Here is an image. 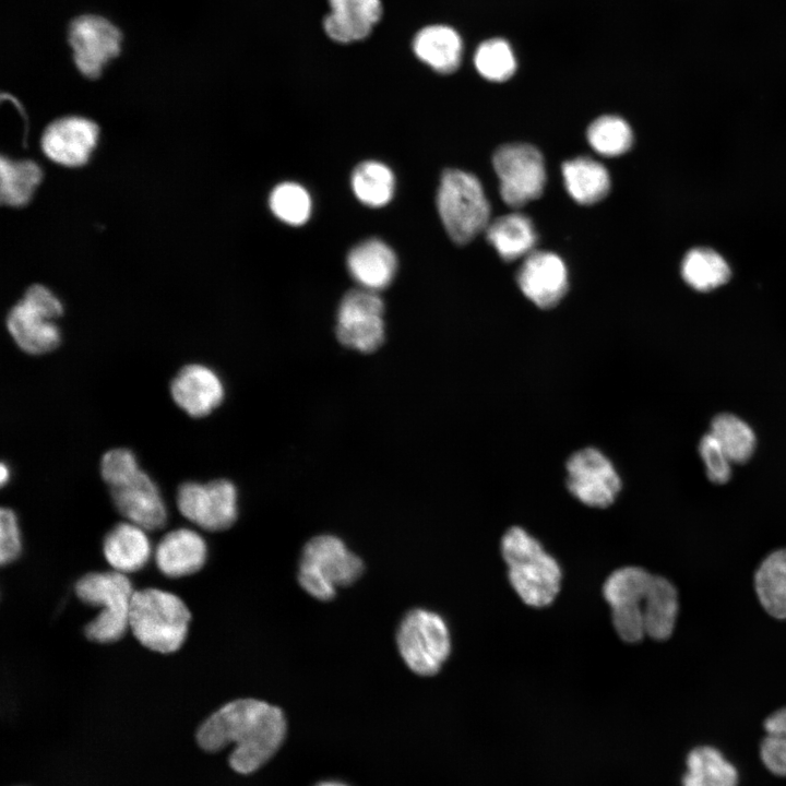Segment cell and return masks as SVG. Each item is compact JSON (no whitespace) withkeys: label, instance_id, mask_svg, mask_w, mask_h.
<instances>
[{"label":"cell","instance_id":"cell-35","mask_svg":"<svg viewBox=\"0 0 786 786\" xmlns=\"http://www.w3.org/2000/svg\"><path fill=\"white\" fill-rule=\"evenodd\" d=\"M474 63L483 78L495 82L510 79L516 69L514 52L501 38L481 43L475 51Z\"/></svg>","mask_w":786,"mask_h":786},{"label":"cell","instance_id":"cell-33","mask_svg":"<svg viewBox=\"0 0 786 786\" xmlns=\"http://www.w3.org/2000/svg\"><path fill=\"white\" fill-rule=\"evenodd\" d=\"M591 146L600 155L619 156L632 145L633 135L630 126L620 117L602 116L587 129Z\"/></svg>","mask_w":786,"mask_h":786},{"label":"cell","instance_id":"cell-31","mask_svg":"<svg viewBox=\"0 0 786 786\" xmlns=\"http://www.w3.org/2000/svg\"><path fill=\"white\" fill-rule=\"evenodd\" d=\"M350 182L356 198L370 207L386 205L394 194L395 179L392 170L376 160L359 164L352 174Z\"/></svg>","mask_w":786,"mask_h":786},{"label":"cell","instance_id":"cell-29","mask_svg":"<svg viewBox=\"0 0 786 786\" xmlns=\"http://www.w3.org/2000/svg\"><path fill=\"white\" fill-rule=\"evenodd\" d=\"M43 179V170L31 159L0 158V200L19 207L27 204Z\"/></svg>","mask_w":786,"mask_h":786},{"label":"cell","instance_id":"cell-24","mask_svg":"<svg viewBox=\"0 0 786 786\" xmlns=\"http://www.w3.org/2000/svg\"><path fill=\"white\" fill-rule=\"evenodd\" d=\"M486 237L504 261L527 257L537 240L532 221L520 213L507 214L489 223Z\"/></svg>","mask_w":786,"mask_h":786},{"label":"cell","instance_id":"cell-36","mask_svg":"<svg viewBox=\"0 0 786 786\" xmlns=\"http://www.w3.org/2000/svg\"><path fill=\"white\" fill-rule=\"evenodd\" d=\"M764 729L761 760L770 772L786 777V707L772 713L764 722Z\"/></svg>","mask_w":786,"mask_h":786},{"label":"cell","instance_id":"cell-22","mask_svg":"<svg viewBox=\"0 0 786 786\" xmlns=\"http://www.w3.org/2000/svg\"><path fill=\"white\" fill-rule=\"evenodd\" d=\"M146 532L128 521L108 531L103 540V553L112 570L129 574L146 565L154 553Z\"/></svg>","mask_w":786,"mask_h":786},{"label":"cell","instance_id":"cell-6","mask_svg":"<svg viewBox=\"0 0 786 786\" xmlns=\"http://www.w3.org/2000/svg\"><path fill=\"white\" fill-rule=\"evenodd\" d=\"M437 206L450 238L466 245L489 225L490 205L479 180L460 169L443 172Z\"/></svg>","mask_w":786,"mask_h":786},{"label":"cell","instance_id":"cell-41","mask_svg":"<svg viewBox=\"0 0 786 786\" xmlns=\"http://www.w3.org/2000/svg\"><path fill=\"white\" fill-rule=\"evenodd\" d=\"M315 786H347V785H345L341 782L325 781V782H321V783L317 784Z\"/></svg>","mask_w":786,"mask_h":786},{"label":"cell","instance_id":"cell-26","mask_svg":"<svg viewBox=\"0 0 786 786\" xmlns=\"http://www.w3.org/2000/svg\"><path fill=\"white\" fill-rule=\"evenodd\" d=\"M679 612L676 586L662 575H653L645 610V633L655 641L669 639L675 630Z\"/></svg>","mask_w":786,"mask_h":786},{"label":"cell","instance_id":"cell-3","mask_svg":"<svg viewBox=\"0 0 786 786\" xmlns=\"http://www.w3.org/2000/svg\"><path fill=\"white\" fill-rule=\"evenodd\" d=\"M191 614L176 594L155 587L134 591L129 629L144 647L170 654L186 641Z\"/></svg>","mask_w":786,"mask_h":786},{"label":"cell","instance_id":"cell-12","mask_svg":"<svg viewBox=\"0 0 786 786\" xmlns=\"http://www.w3.org/2000/svg\"><path fill=\"white\" fill-rule=\"evenodd\" d=\"M68 43L73 62L82 75L96 79L121 50L122 35L109 20L84 14L71 21Z\"/></svg>","mask_w":786,"mask_h":786},{"label":"cell","instance_id":"cell-40","mask_svg":"<svg viewBox=\"0 0 786 786\" xmlns=\"http://www.w3.org/2000/svg\"><path fill=\"white\" fill-rule=\"evenodd\" d=\"M9 476H10V471H9L8 466L2 462L1 467H0V481H1L2 486L8 481Z\"/></svg>","mask_w":786,"mask_h":786},{"label":"cell","instance_id":"cell-38","mask_svg":"<svg viewBox=\"0 0 786 786\" xmlns=\"http://www.w3.org/2000/svg\"><path fill=\"white\" fill-rule=\"evenodd\" d=\"M140 469L135 455L128 449L109 450L100 460V475L109 488L132 477Z\"/></svg>","mask_w":786,"mask_h":786},{"label":"cell","instance_id":"cell-25","mask_svg":"<svg viewBox=\"0 0 786 786\" xmlns=\"http://www.w3.org/2000/svg\"><path fill=\"white\" fill-rule=\"evenodd\" d=\"M561 170L568 193L580 204H594L610 190L607 169L593 158L582 156L568 160Z\"/></svg>","mask_w":786,"mask_h":786},{"label":"cell","instance_id":"cell-4","mask_svg":"<svg viewBox=\"0 0 786 786\" xmlns=\"http://www.w3.org/2000/svg\"><path fill=\"white\" fill-rule=\"evenodd\" d=\"M74 593L83 603L100 608L98 615L84 627V634L90 641L107 644L124 635L129 629L134 593L127 574L115 570L88 572L75 582Z\"/></svg>","mask_w":786,"mask_h":786},{"label":"cell","instance_id":"cell-5","mask_svg":"<svg viewBox=\"0 0 786 786\" xmlns=\"http://www.w3.org/2000/svg\"><path fill=\"white\" fill-rule=\"evenodd\" d=\"M362 572V560L341 538L324 534L303 546L297 579L306 593L326 602L335 596L337 587L353 584Z\"/></svg>","mask_w":786,"mask_h":786},{"label":"cell","instance_id":"cell-11","mask_svg":"<svg viewBox=\"0 0 786 786\" xmlns=\"http://www.w3.org/2000/svg\"><path fill=\"white\" fill-rule=\"evenodd\" d=\"M176 500L179 512L189 522L209 532L229 528L238 516L237 490L227 479L183 483Z\"/></svg>","mask_w":786,"mask_h":786},{"label":"cell","instance_id":"cell-9","mask_svg":"<svg viewBox=\"0 0 786 786\" xmlns=\"http://www.w3.org/2000/svg\"><path fill=\"white\" fill-rule=\"evenodd\" d=\"M653 575L644 568L628 565L612 571L603 584L614 629L627 643H638L646 636L644 618Z\"/></svg>","mask_w":786,"mask_h":786},{"label":"cell","instance_id":"cell-32","mask_svg":"<svg viewBox=\"0 0 786 786\" xmlns=\"http://www.w3.org/2000/svg\"><path fill=\"white\" fill-rule=\"evenodd\" d=\"M733 463H746L757 448L751 426L731 413H720L711 422V431Z\"/></svg>","mask_w":786,"mask_h":786},{"label":"cell","instance_id":"cell-18","mask_svg":"<svg viewBox=\"0 0 786 786\" xmlns=\"http://www.w3.org/2000/svg\"><path fill=\"white\" fill-rule=\"evenodd\" d=\"M174 402L189 416L201 418L211 414L224 398L219 377L209 367L191 364L182 367L170 382Z\"/></svg>","mask_w":786,"mask_h":786},{"label":"cell","instance_id":"cell-13","mask_svg":"<svg viewBox=\"0 0 786 786\" xmlns=\"http://www.w3.org/2000/svg\"><path fill=\"white\" fill-rule=\"evenodd\" d=\"M384 303L373 290H349L337 311L336 336L346 347L362 353L378 349L384 341Z\"/></svg>","mask_w":786,"mask_h":786},{"label":"cell","instance_id":"cell-1","mask_svg":"<svg viewBox=\"0 0 786 786\" xmlns=\"http://www.w3.org/2000/svg\"><path fill=\"white\" fill-rule=\"evenodd\" d=\"M287 730L283 711L265 701L237 699L211 714L198 728L195 739L206 752L228 745L230 767L250 774L265 764L282 746Z\"/></svg>","mask_w":786,"mask_h":786},{"label":"cell","instance_id":"cell-37","mask_svg":"<svg viewBox=\"0 0 786 786\" xmlns=\"http://www.w3.org/2000/svg\"><path fill=\"white\" fill-rule=\"evenodd\" d=\"M699 452L712 483L723 485L730 479L733 462L711 432L701 438Z\"/></svg>","mask_w":786,"mask_h":786},{"label":"cell","instance_id":"cell-19","mask_svg":"<svg viewBox=\"0 0 786 786\" xmlns=\"http://www.w3.org/2000/svg\"><path fill=\"white\" fill-rule=\"evenodd\" d=\"M329 7L323 29L337 44L366 39L383 15L381 0H329Z\"/></svg>","mask_w":786,"mask_h":786},{"label":"cell","instance_id":"cell-39","mask_svg":"<svg viewBox=\"0 0 786 786\" xmlns=\"http://www.w3.org/2000/svg\"><path fill=\"white\" fill-rule=\"evenodd\" d=\"M22 551L21 532L15 513L8 508L0 511V562L15 561Z\"/></svg>","mask_w":786,"mask_h":786},{"label":"cell","instance_id":"cell-14","mask_svg":"<svg viewBox=\"0 0 786 786\" xmlns=\"http://www.w3.org/2000/svg\"><path fill=\"white\" fill-rule=\"evenodd\" d=\"M569 491L583 504L607 508L616 500L621 480L610 461L598 450L587 448L567 463Z\"/></svg>","mask_w":786,"mask_h":786},{"label":"cell","instance_id":"cell-34","mask_svg":"<svg viewBox=\"0 0 786 786\" xmlns=\"http://www.w3.org/2000/svg\"><path fill=\"white\" fill-rule=\"evenodd\" d=\"M269 204L279 221L291 226L303 225L312 207L308 191L296 182L277 184L270 194Z\"/></svg>","mask_w":786,"mask_h":786},{"label":"cell","instance_id":"cell-17","mask_svg":"<svg viewBox=\"0 0 786 786\" xmlns=\"http://www.w3.org/2000/svg\"><path fill=\"white\" fill-rule=\"evenodd\" d=\"M516 281L522 293L539 308H551L568 289V273L559 255L531 252L519 269Z\"/></svg>","mask_w":786,"mask_h":786},{"label":"cell","instance_id":"cell-15","mask_svg":"<svg viewBox=\"0 0 786 786\" xmlns=\"http://www.w3.org/2000/svg\"><path fill=\"white\" fill-rule=\"evenodd\" d=\"M98 135L99 129L94 121L80 116H67L46 127L40 147L51 162L66 167H79L90 159Z\"/></svg>","mask_w":786,"mask_h":786},{"label":"cell","instance_id":"cell-23","mask_svg":"<svg viewBox=\"0 0 786 786\" xmlns=\"http://www.w3.org/2000/svg\"><path fill=\"white\" fill-rule=\"evenodd\" d=\"M412 48L422 63L436 72L448 74L454 72L461 63L463 41L453 27L432 24L415 34Z\"/></svg>","mask_w":786,"mask_h":786},{"label":"cell","instance_id":"cell-10","mask_svg":"<svg viewBox=\"0 0 786 786\" xmlns=\"http://www.w3.org/2000/svg\"><path fill=\"white\" fill-rule=\"evenodd\" d=\"M492 165L504 203L520 207L539 198L546 183L541 153L531 144L510 143L498 147Z\"/></svg>","mask_w":786,"mask_h":786},{"label":"cell","instance_id":"cell-28","mask_svg":"<svg viewBox=\"0 0 786 786\" xmlns=\"http://www.w3.org/2000/svg\"><path fill=\"white\" fill-rule=\"evenodd\" d=\"M682 786H737L738 772L716 748L701 746L687 757Z\"/></svg>","mask_w":786,"mask_h":786},{"label":"cell","instance_id":"cell-8","mask_svg":"<svg viewBox=\"0 0 786 786\" xmlns=\"http://www.w3.org/2000/svg\"><path fill=\"white\" fill-rule=\"evenodd\" d=\"M396 645L406 666L416 675L430 677L440 671L451 654V635L437 612L416 608L401 620Z\"/></svg>","mask_w":786,"mask_h":786},{"label":"cell","instance_id":"cell-2","mask_svg":"<svg viewBox=\"0 0 786 786\" xmlns=\"http://www.w3.org/2000/svg\"><path fill=\"white\" fill-rule=\"evenodd\" d=\"M500 550L508 580L521 600L533 608L549 606L561 588L562 570L541 543L521 526L502 536Z\"/></svg>","mask_w":786,"mask_h":786},{"label":"cell","instance_id":"cell-30","mask_svg":"<svg viewBox=\"0 0 786 786\" xmlns=\"http://www.w3.org/2000/svg\"><path fill=\"white\" fill-rule=\"evenodd\" d=\"M684 282L698 291H710L728 282L730 269L717 252L696 248L690 250L681 264Z\"/></svg>","mask_w":786,"mask_h":786},{"label":"cell","instance_id":"cell-20","mask_svg":"<svg viewBox=\"0 0 786 786\" xmlns=\"http://www.w3.org/2000/svg\"><path fill=\"white\" fill-rule=\"evenodd\" d=\"M206 558L207 546L204 538L187 527L166 533L154 550L157 569L171 579L188 576L200 571Z\"/></svg>","mask_w":786,"mask_h":786},{"label":"cell","instance_id":"cell-21","mask_svg":"<svg viewBox=\"0 0 786 786\" xmlns=\"http://www.w3.org/2000/svg\"><path fill=\"white\" fill-rule=\"evenodd\" d=\"M350 276L369 290L385 288L394 278L397 259L394 251L380 239H368L354 247L347 257Z\"/></svg>","mask_w":786,"mask_h":786},{"label":"cell","instance_id":"cell-7","mask_svg":"<svg viewBox=\"0 0 786 786\" xmlns=\"http://www.w3.org/2000/svg\"><path fill=\"white\" fill-rule=\"evenodd\" d=\"M63 312L58 297L46 286H29L9 311L8 331L15 344L31 355H43L58 347L60 330L55 320Z\"/></svg>","mask_w":786,"mask_h":786},{"label":"cell","instance_id":"cell-27","mask_svg":"<svg viewBox=\"0 0 786 786\" xmlns=\"http://www.w3.org/2000/svg\"><path fill=\"white\" fill-rule=\"evenodd\" d=\"M754 590L770 616L786 619V548L772 551L761 561L754 574Z\"/></svg>","mask_w":786,"mask_h":786},{"label":"cell","instance_id":"cell-16","mask_svg":"<svg viewBox=\"0 0 786 786\" xmlns=\"http://www.w3.org/2000/svg\"><path fill=\"white\" fill-rule=\"evenodd\" d=\"M109 489L116 509L128 522L147 532L164 527L165 502L156 484L142 469Z\"/></svg>","mask_w":786,"mask_h":786}]
</instances>
